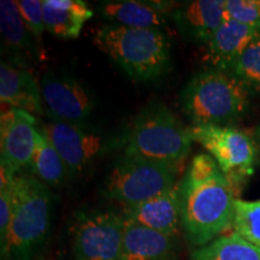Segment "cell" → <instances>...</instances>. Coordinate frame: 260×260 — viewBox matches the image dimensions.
I'll return each instance as SVG.
<instances>
[{
    "label": "cell",
    "mask_w": 260,
    "mask_h": 260,
    "mask_svg": "<svg viewBox=\"0 0 260 260\" xmlns=\"http://www.w3.org/2000/svg\"><path fill=\"white\" fill-rule=\"evenodd\" d=\"M178 190L182 229L190 246L209 245L233 226L236 193L210 154L191 159Z\"/></svg>",
    "instance_id": "obj_1"
},
{
    "label": "cell",
    "mask_w": 260,
    "mask_h": 260,
    "mask_svg": "<svg viewBox=\"0 0 260 260\" xmlns=\"http://www.w3.org/2000/svg\"><path fill=\"white\" fill-rule=\"evenodd\" d=\"M93 44L135 81L158 80L171 69V46L161 29L104 25Z\"/></svg>",
    "instance_id": "obj_2"
},
{
    "label": "cell",
    "mask_w": 260,
    "mask_h": 260,
    "mask_svg": "<svg viewBox=\"0 0 260 260\" xmlns=\"http://www.w3.org/2000/svg\"><path fill=\"white\" fill-rule=\"evenodd\" d=\"M14 212L2 247L4 260H32L47 239L52 219V194L34 176H17L11 183Z\"/></svg>",
    "instance_id": "obj_3"
},
{
    "label": "cell",
    "mask_w": 260,
    "mask_h": 260,
    "mask_svg": "<svg viewBox=\"0 0 260 260\" xmlns=\"http://www.w3.org/2000/svg\"><path fill=\"white\" fill-rule=\"evenodd\" d=\"M249 94L230 73L209 68L188 81L180 104L193 125H226L247 112Z\"/></svg>",
    "instance_id": "obj_4"
},
{
    "label": "cell",
    "mask_w": 260,
    "mask_h": 260,
    "mask_svg": "<svg viewBox=\"0 0 260 260\" xmlns=\"http://www.w3.org/2000/svg\"><path fill=\"white\" fill-rule=\"evenodd\" d=\"M191 139L164 104L152 102L140 111L123 136V154L177 167L189 153Z\"/></svg>",
    "instance_id": "obj_5"
},
{
    "label": "cell",
    "mask_w": 260,
    "mask_h": 260,
    "mask_svg": "<svg viewBox=\"0 0 260 260\" xmlns=\"http://www.w3.org/2000/svg\"><path fill=\"white\" fill-rule=\"evenodd\" d=\"M177 167L123 154L105 181V194L125 207L145 203L176 186Z\"/></svg>",
    "instance_id": "obj_6"
},
{
    "label": "cell",
    "mask_w": 260,
    "mask_h": 260,
    "mask_svg": "<svg viewBox=\"0 0 260 260\" xmlns=\"http://www.w3.org/2000/svg\"><path fill=\"white\" fill-rule=\"evenodd\" d=\"M188 129L193 141L207 149L232 183L236 195L239 194L254 171L255 146L252 139L229 125H193Z\"/></svg>",
    "instance_id": "obj_7"
},
{
    "label": "cell",
    "mask_w": 260,
    "mask_h": 260,
    "mask_svg": "<svg viewBox=\"0 0 260 260\" xmlns=\"http://www.w3.org/2000/svg\"><path fill=\"white\" fill-rule=\"evenodd\" d=\"M125 222L111 211L81 210L73 224L74 260H119Z\"/></svg>",
    "instance_id": "obj_8"
},
{
    "label": "cell",
    "mask_w": 260,
    "mask_h": 260,
    "mask_svg": "<svg viewBox=\"0 0 260 260\" xmlns=\"http://www.w3.org/2000/svg\"><path fill=\"white\" fill-rule=\"evenodd\" d=\"M40 88L42 105L50 121L87 124L95 99L88 87L74 75L48 70L42 75Z\"/></svg>",
    "instance_id": "obj_9"
},
{
    "label": "cell",
    "mask_w": 260,
    "mask_h": 260,
    "mask_svg": "<svg viewBox=\"0 0 260 260\" xmlns=\"http://www.w3.org/2000/svg\"><path fill=\"white\" fill-rule=\"evenodd\" d=\"M65 162L70 178L79 176L111 148L112 140L87 124L50 121L42 126Z\"/></svg>",
    "instance_id": "obj_10"
},
{
    "label": "cell",
    "mask_w": 260,
    "mask_h": 260,
    "mask_svg": "<svg viewBox=\"0 0 260 260\" xmlns=\"http://www.w3.org/2000/svg\"><path fill=\"white\" fill-rule=\"evenodd\" d=\"M39 129L34 115L24 110L10 107L0 117L2 167L12 174L29 167L37 146Z\"/></svg>",
    "instance_id": "obj_11"
},
{
    "label": "cell",
    "mask_w": 260,
    "mask_h": 260,
    "mask_svg": "<svg viewBox=\"0 0 260 260\" xmlns=\"http://www.w3.org/2000/svg\"><path fill=\"white\" fill-rule=\"evenodd\" d=\"M224 10V0H195L176 6L170 21L184 39L205 45L223 23Z\"/></svg>",
    "instance_id": "obj_12"
},
{
    "label": "cell",
    "mask_w": 260,
    "mask_h": 260,
    "mask_svg": "<svg viewBox=\"0 0 260 260\" xmlns=\"http://www.w3.org/2000/svg\"><path fill=\"white\" fill-rule=\"evenodd\" d=\"M175 8L176 6L172 3L167 2L118 0L100 3L98 11L112 25L161 29L170 19V14Z\"/></svg>",
    "instance_id": "obj_13"
},
{
    "label": "cell",
    "mask_w": 260,
    "mask_h": 260,
    "mask_svg": "<svg viewBox=\"0 0 260 260\" xmlns=\"http://www.w3.org/2000/svg\"><path fill=\"white\" fill-rule=\"evenodd\" d=\"M123 218L136 225L174 237L178 228L182 226L178 183L171 190L153 199L125 207Z\"/></svg>",
    "instance_id": "obj_14"
},
{
    "label": "cell",
    "mask_w": 260,
    "mask_h": 260,
    "mask_svg": "<svg viewBox=\"0 0 260 260\" xmlns=\"http://www.w3.org/2000/svg\"><path fill=\"white\" fill-rule=\"evenodd\" d=\"M258 35L255 27L224 18L220 27L205 44L204 60L213 69L230 73L242 52Z\"/></svg>",
    "instance_id": "obj_15"
},
{
    "label": "cell",
    "mask_w": 260,
    "mask_h": 260,
    "mask_svg": "<svg viewBox=\"0 0 260 260\" xmlns=\"http://www.w3.org/2000/svg\"><path fill=\"white\" fill-rule=\"evenodd\" d=\"M0 100L2 104L31 115L45 112L41 88L32 74L21 65L5 60L0 64Z\"/></svg>",
    "instance_id": "obj_16"
},
{
    "label": "cell",
    "mask_w": 260,
    "mask_h": 260,
    "mask_svg": "<svg viewBox=\"0 0 260 260\" xmlns=\"http://www.w3.org/2000/svg\"><path fill=\"white\" fill-rule=\"evenodd\" d=\"M42 10L46 30L59 39L79 38L84 23L94 16L82 0H44Z\"/></svg>",
    "instance_id": "obj_17"
},
{
    "label": "cell",
    "mask_w": 260,
    "mask_h": 260,
    "mask_svg": "<svg viewBox=\"0 0 260 260\" xmlns=\"http://www.w3.org/2000/svg\"><path fill=\"white\" fill-rule=\"evenodd\" d=\"M119 260H170L174 237L125 220Z\"/></svg>",
    "instance_id": "obj_18"
},
{
    "label": "cell",
    "mask_w": 260,
    "mask_h": 260,
    "mask_svg": "<svg viewBox=\"0 0 260 260\" xmlns=\"http://www.w3.org/2000/svg\"><path fill=\"white\" fill-rule=\"evenodd\" d=\"M29 168L34 177H37L46 186H61L67 182L68 178H70L60 154L51 144L42 129L38 133L37 146H35Z\"/></svg>",
    "instance_id": "obj_19"
},
{
    "label": "cell",
    "mask_w": 260,
    "mask_h": 260,
    "mask_svg": "<svg viewBox=\"0 0 260 260\" xmlns=\"http://www.w3.org/2000/svg\"><path fill=\"white\" fill-rule=\"evenodd\" d=\"M190 260H260V249L232 233L197 248Z\"/></svg>",
    "instance_id": "obj_20"
},
{
    "label": "cell",
    "mask_w": 260,
    "mask_h": 260,
    "mask_svg": "<svg viewBox=\"0 0 260 260\" xmlns=\"http://www.w3.org/2000/svg\"><path fill=\"white\" fill-rule=\"evenodd\" d=\"M0 30L5 46L11 53H18L21 56L32 50L30 34L19 14L17 2H0Z\"/></svg>",
    "instance_id": "obj_21"
},
{
    "label": "cell",
    "mask_w": 260,
    "mask_h": 260,
    "mask_svg": "<svg viewBox=\"0 0 260 260\" xmlns=\"http://www.w3.org/2000/svg\"><path fill=\"white\" fill-rule=\"evenodd\" d=\"M230 74L248 89L249 93L260 94V35L251 41L234 64Z\"/></svg>",
    "instance_id": "obj_22"
},
{
    "label": "cell",
    "mask_w": 260,
    "mask_h": 260,
    "mask_svg": "<svg viewBox=\"0 0 260 260\" xmlns=\"http://www.w3.org/2000/svg\"><path fill=\"white\" fill-rule=\"evenodd\" d=\"M234 233L260 249V199H236L233 219Z\"/></svg>",
    "instance_id": "obj_23"
},
{
    "label": "cell",
    "mask_w": 260,
    "mask_h": 260,
    "mask_svg": "<svg viewBox=\"0 0 260 260\" xmlns=\"http://www.w3.org/2000/svg\"><path fill=\"white\" fill-rule=\"evenodd\" d=\"M224 17L256 28L260 22V0H226Z\"/></svg>",
    "instance_id": "obj_24"
},
{
    "label": "cell",
    "mask_w": 260,
    "mask_h": 260,
    "mask_svg": "<svg viewBox=\"0 0 260 260\" xmlns=\"http://www.w3.org/2000/svg\"><path fill=\"white\" fill-rule=\"evenodd\" d=\"M19 14L25 27L30 34L40 40L44 30H46L44 22V10L40 0H19L17 2Z\"/></svg>",
    "instance_id": "obj_25"
},
{
    "label": "cell",
    "mask_w": 260,
    "mask_h": 260,
    "mask_svg": "<svg viewBox=\"0 0 260 260\" xmlns=\"http://www.w3.org/2000/svg\"><path fill=\"white\" fill-rule=\"evenodd\" d=\"M14 178L6 182H0V245L5 242L14 212L11 193V183Z\"/></svg>",
    "instance_id": "obj_26"
},
{
    "label": "cell",
    "mask_w": 260,
    "mask_h": 260,
    "mask_svg": "<svg viewBox=\"0 0 260 260\" xmlns=\"http://www.w3.org/2000/svg\"><path fill=\"white\" fill-rule=\"evenodd\" d=\"M256 30H258V34L260 35V22L258 23V25H256Z\"/></svg>",
    "instance_id": "obj_27"
},
{
    "label": "cell",
    "mask_w": 260,
    "mask_h": 260,
    "mask_svg": "<svg viewBox=\"0 0 260 260\" xmlns=\"http://www.w3.org/2000/svg\"><path fill=\"white\" fill-rule=\"evenodd\" d=\"M258 136L260 138V125H259V128H258Z\"/></svg>",
    "instance_id": "obj_28"
}]
</instances>
